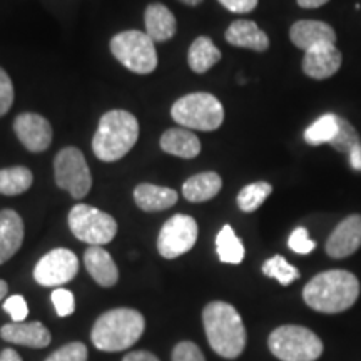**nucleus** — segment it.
<instances>
[{
	"label": "nucleus",
	"mask_w": 361,
	"mask_h": 361,
	"mask_svg": "<svg viewBox=\"0 0 361 361\" xmlns=\"http://www.w3.org/2000/svg\"><path fill=\"white\" fill-rule=\"evenodd\" d=\"M7 293H8V284L4 281V279H0V301L6 300Z\"/></svg>",
	"instance_id": "nucleus-42"
},
{
	"label": "nucleus",
	"mask_w": 361,
	"mask_h": 361,
	"mask_svg": "<svg viewBox=\"0 0 361 361\" xmlns=\"http://www.w3.org/2000/svg\"><path fill=\"white\" fill-rule=\"evenodd\" d=\"M221 61V51L213 40L201 35L191 44L188 52V64L196 74H204Z\"/></svg>",
	"instance_id": "nucleus-24"
},
{
	"label": "nucleus",
	"mask_w": 361,
	"mask_h": 361,
	"mask_svg": "<svg viewBox=\"0 0 361 361\" xmlns=\"http://www.w3.org/2000/svg\"><path fill=\"white\" fill-rule=\"evenodd\" d=\"M144 25H146V34L154 42H166V40L173 39L178 30L174 13L162 4L147 6L144 12Z\"/></svg>",
	"instance_id": "nucleus-21"
},
{
	"label": "nucleus",
	"mask_w": 361,
	"mask_h": 361,
	"mask_svg": "<svg viewBox=\"0 0 361 361\" xmlns=\"http://www.w3.org/2000/svg\"><path fill=\"white\" fill-rule=\"evenodd\" d=\"M216 251L223 263L239 264L245 259V246L229 224L223 226L216 236Z\"/></svg>",
	"instance_id": "nucleus-26"
},
{
	"label": "nucleus",
	"mask_w": 361,
	"mask_h": 361,
	"mask_svg": "<svg viewBox=\"0 0 361 361\" xmlns=\"http://www.w3.org/2000/svg\"><path fill=\"white\" fill-rule=\"evenodd\" d=\"M360 296V281L353 273L331 269L316 274L303 290V300L319 313H341L350 310Z\"/></svg>",
	"instance_id": "nucleus-1"
},
{
	"label": "nucleus",
	"mask_w": 361,
	"mask_h": 361,
	"mask_svg": "<svg viewBox=\"0 0 361 361\" xmlns=\"http://www.w3.org/2000/svg\"><path fill=\"white\" fill-rule=\"evenodd\" d=\"M290 39L296 47L310 51L322 44H335L336 32L331 25L322 20H298L290 29Z\"/></svg>",
	"instance_id": "nucleus-16"
},
{
	"label": "nucleus",
	"mask_w": 361,
	"mask_h": 361,
	"mask_svg": "<svg viewBox=\"0 0 361 361\" xmlns=\"http://www.w3.org/2000/svg\"><path fill=\"white\" fill-rule=\"evenodd\" d=\"M263 273L268 278H274L279 284L283 286H288L293 281H296L300 278V271H298L295 266L288 263L283 256H273L263 264Z\"/></svg>",
	"instance_id": "nucleus-29"
},
{
	"label": "nucleus",
	"mask_w": 361,
	"mask_h": 361,
	"mask_svg": "<svg viewBox=\"0 0 361 361\" xmlns=\"http://www.w3.org/2000/svg\"><path fill=\"white\" fill-rule=\"evenodd\" d=\"M209 346L226 360H234L245 351L246 328L236 308L224 301H213L202 311Z\"/></svg>",
	"instance_id": "nucleus-2"
},
{
	"label": "nucleus",
	"mask_w": 361,
	"mask_h": 361,
	"mask_svg": "<svg viewBox=\"0 0 361 361\" xmlns=\"http://www.w3.org/2000/svg\"><path fill=\"white\" fill-rule=\"evenodd\" d=\"M139 139V121L128 111H109L99 121L92 137V151L97 159L116 162L128 154Z\"/></svg>",
	"instance_id": "nucleus-3"
},
{
	"label": "nucleus",
	"mask_w": 361,
	"mask_h": 361,
	"mask_svg": "<svg viewBox=\"0 0 361 361\" xmlns=\"http://www.w3.org/2000/svg\"><path fill=\"white\" fill-rule=\"evenodd\" d=\"M79 273V259L71 250L57 247L40 258L34 268V279L40 286L57 288L69 283Z\"/></svg>",
	"instance_id": "nucleus-11"
},
{
	"label": "nucleus",
	"mask_w": 361,
	"mask_h": 361,
	"mask_svg": "<svg viewBox=\"0 0 361 361\" xmlns=\"http://www.w3.org/2000/svg\"><path fill=\"white\" fill-rule=\"evenodd\" d=\"M269 351L281 361H314L323 355V341L305 326L284 324L268 340Z\"/></svg>",
	"instance_id": "nucleus-6"
},
{
	"label": "nucleus",
	"mask_w": 361,
	"mask_h": 361,
	"mask_svg": "<svg viewBox=\"0 0 361 361\" xmlns=\"http://www.w3.org/2000/svg\"><path fill=\"white\" fill-rule=\"evenodd\" d=\"M271 192H273V186L269 183H264V180L247 184L238 194L239 209L245 211V213H255L268 200Z\"/></svg>",
	"instance_id": "nucleus-28"
},
{
	"label": "nucleus",
	"mask_w": 361,
	"mask_h": 361,
	"mask_svg": "<svg viewBox=\"0 0 361 361\" xmlns=\"http://www.w3.org/2000/svg\"><path fill=\"white\" fill-rule=\"evenodd\" d=\"M144 328L146 319L137 310L116 308L99 316L90 338L97 350L114 353L135 345L142 336Z\"/></svg>",
	"instance_id": "nucleus-4"
},
{
	"label": "nucleus",
	"mask_w": 361,
	"mask_h": 361,
	"mask_svg": "<svg viewBox=\"0 0 361 361\" xmlns=\"http://www.w3.org/2000/svg\"><path fill=\"white\" fill-rule=\"evenodd\" d=\"M361 247V214H351L336 226L326 241L328 256L335 259L348 258Z\"/></svg>",
	"instance_id": "nucleus-13"
},
{
	"label": "nucleus",
	"mask_w": 361,
	"mask_h": 361,
	"mask_svg": "<svg viewBox=\"0 0 361 361\" xmlns=\"http://www.w3.org/2000/svg\"><path fill=\"white\" fill-rule=\"evenodd\" d=\"M123 361H159L154 355L149 351H130L129 355L124 356Z\"/></svg>",
	"instance_id": "nucleus-38"
},
{
	"label": "nucleus",
	"mask_w": 361,
	"mask_h": 361,
	"mask_svg": "<svg viewBox=\"0 0 361 361\" xmlns=\"http://www.w3.org/2000/svg\"><path fill=\"white\" fill-rule=\"evenodd\" d=\"M56 184L71 194L74 200H82L92 189V174L82 151L78 147H64L54 159Z\"/></svg>",
	"instance_id": "nucleus-9"
},
{
	"label": "nucleus",
	"mask_w": 361,
	"mask_h": 361,
	"mask_svg": "<svg viewBox=\"0 0 361 361\" xmlns=\"http://www.w3.org/2000/svg\"><path fill=\"white\" fill-rule=\"evenodd\" d=\"M179 2L186 4V6H189V7H196V6H200L202 0H179Z\"/></svg>",
	"instance_id": "nucleus-43"
},
{
	"label": "nucleus",
	"mask_w": 361,
	"mask_h": 361,
	"mask_svg": "<svg viewBox=\"0 0 361 361\" xmlns=\"http://www.w3.org/2000/svg\"><path fill=\"white\" fill-rule=\"evenodd\" d=\"M197 223L188 214H174L166 221L157 236V251L162 258L176 259L191 251L197 241Z\"/></svg>",
	"instance_id": "nucleus-10"
},
{
	"label": "nucleus",
	"mask_w": 361,
	"mask_h": 361,
	"mask_svg": "<svg viewBox=\"0 0 361 361\" xmlns=\"http://www.w3.org/2000/svg\"><path fill=\"white\" fill-rule=\"evenodd\" d=\"M0 336L12 345L29 346V348H45L51 343V331L42 323H7L0 328Z\"/></svg>",
	"instance_id": "nucleus-15"
},
{
	"label": "nucleus",
	"mask_w": 361,
	"mask_h": 361,
	"mask_svg": "<svg viewBox=\"0 0 361 361\" xmlns=\"http://www.w3.org/2000/svg\"><path fill=\"white\" fill-rule=\"evenodd\" d=\"M45 361H87V346L80 341L69 343L54 351Z\"/></svg>",
	"instance_id": "nucleus-31"
},
{
	"label": "nucleus",
	"mask_w": 361,
	"mask_h": 361,
	"mask_svg": "<svg viewBox=\"0 0 361 361\" xmlns=\"http://www.w3.org/2000/svg\"><path fill=\"white\" fill-rule=\"evenodd\" d=\"M226 40L234 47L251 49L256 52H264L269 47V39L252 20H234L224 34Z\"/></svg>",
	"instance_id": "nucleus-19"
},
{
	"label": "nucleus",
	"mask_w": 361,
	"mask_h": 361,
	"mask_svg": "<svg viewBox=\"0 0 361 361\" xmlns=\"http://www.w3.org/2000/svg\"><path fill=\"white\" fill-rule=\"evenodd\" d=\"M338 134V116L324 114L305 130V141L310 146L329 144Z\"/></svg>",
	"instance_id": "nucleus-27"
},
{
	"label": "nucleus",
	"mask_w": 361,
	"mask_h": 361,
	"mask_svg": "<svg viewBox=\"0 0 361 361\" xmlns=\"http://www.w3.org/2000/svg\"><path fill=\"white\" fill-rule=\"evenodd\" d=\"M343 62L341 52L335 44H322L305 52L303 72L316 80L329 79L340 71Z\"/></svg>",
	"instance_id": "nucleus-14"
},
{
	"label": "nucleus",
	"mask_w": 361,
	"mask_h": 361,
	"mask_svg": "<svg viewBox=\"0 0 361 361\" xmlns=\"http://www.w3.org/2000/svg\"><path fill=\"white\" fill-rule=\"evenodd\" d=\"M0 361H22V358L16 350L6 348L2 353H0Z\"/></svg>",
	"instance_id": "nucleus-41"
},
{
	"label": "nucleus",
	"mask_w": 361,
	"mask_h": 361,
	"mask_svg": "<svg viewBox=\"0 0 361 361\" xmlns=\"http://www.w3.org/2000/svg\"><path fill=\"white\" fill-rule=\"evenodd\" d=\"M13 96H16V92H13L11 75L0 67V117H4L8 111H11L13 104Z\"/></svg>",
	"instance_id": "nucleus-34"
},
{
	"label": "nucleus",
	"mask_w": 361,
	"mask_h": 361,
	"mask_svg": "<svg viewBox=\"0 0 361 361\" xmlns=\"http://www.w3.org/2000/svg\"><path fill=\"white\" fill-rule=\"evenodd\" d=\"M34 183L32 171L25 166H12L0 169V194L4 196H19L29 191Z\"/></svg>",
	"instance_id": "nucleus-25"
},
{
	"label": "nucleus",
	"mask_w": 361,
	"mask_h": 361,
	"mask_svg": "<svg viewBox=\"0 0 361 361\" xmlns=\"http://www.w3.org/2000/svg\"><path fill=\"white\" fill-rule=\"evenodd\" d=\"M111 52L134 74L147 75L157 67L154 40L141 30H124L116 34L111 39Z\"/></svg>",
	"instance_id": "nucleus-7"
},
{
	"label": "nucleus",
	"mask_w": 361,
	"mask_h": 361,
	"mask_svg": "<svg viewBox=\"0 0 361 361\" xmlns=\"http://www.w3.org/2000/svg\"><path fill=\"white\" fill-rule=\"evenodd\" d=\"M13 133L27 151L44 152L52 142V126L44 116L22 112L13 119Z\"/></svg>",
	"instance_id": "nucleus-12"
},
{
	"label": "nucleus",
	"mask_w": 361,
	"mask_h": 361,
	"mask_svg": "<svg viewBox=\"0 0 361 361\" xmlns=\"http://www.w3.org/2000/svg\"><path fill=\"white\" fill-rule=\"evenodd\" d=\"M84 264L94 281L102 288H111L119 281V269L112 256L102 246H89V250L84 252Z\"/></svg>",
	"instance_id": "nucleus-18"
},
{
	"label": "nucleus",
	"mask_w": 361,
	"mask_h": 361,
	"mask_svg": "<svg viewBox=\"0 0 361 361\" xmlns=\"http://www.w3.org/2000/svg\"><path fill=\"white\" fill-rule=\"evenodd\" d=\"M178 192L171 188L156 186V184L142 183L134 189V201L139 209L146 213H156L173 207L178 202Z\"/></svg>",
	"instance_id": "nucleus-22"
},
{
	"label": "nucleus",
	"mask_w": 361,
	"mask_h": 361,
	"mask_svg": "<svg viewBox=\"0 0 361 361\" xmlns=\"http://www.w3.org/2000/svg\"><path fill=\"white\" fill-rule=\"evenodd\" d=\"M288 246L298 255H310L316 247V243L310 239V233L306 228H296L288 239Z\"/></svg>",
	"instance_id": "nucleus-33"
},
{
	"label": "nucleus",
	"mask_w": 361,
	"mask_h": 361,
	"mask_svg": "<svg viewBox=\"0 0 361 361\" xmlns=\"http://www.w3.org/2000/svg\"><path fill=\"white\" fill-rule=\"evenodd\" d=\"M173 361H206L204 355L191 341H183L173 350Z\"/></svg>",
	"instance_id": "nucleus-36"
},
{
	"label": "nucleus",
	"mask_w": 361,
	"mask_h": 361,
	"mask_svg": "<svg viewBox=\"0 0 361 361\" xmlns=\"http://www.w3.org/2000/svg\"><path fill=\"white\" fill-rule=\"evenodd\" d=\"M4 310L11 314L13 323H24L27 314H29V306H27L25 298L20 295L8 296L7 300L4 301Z\"/></svg>",
	"instance_id": "nucleus-35"
},
{
	"label": "nucleus",
	"mask_w": 361,
	"mask_h": 361,
	"mask_svg": "<svg viewBox=\"0 0 361 361\" xmlns=\"http://www.w3.org/2000/svg\"><path fill=\"white\" fill-rule=\"evenodd\" d=\"M159 146L166 154L192 159L201 152V141L186 128H171L161 135Z\"/></svg>",
	"instance_id": "nucleus-20"
},
{
	"label": "nucleus",
	"mask_w": 361,
	"mask_h": 361,
	"mask_svg": "<svg viewBox=\"0 0 361 361\" xmlns=\"http://www.w3.org/2000/svg\"><path fill=\"white\" fill-rule=\"evenodd\" d=\"M328 2L329 0H298V6L303 8H318Z\"/></svg>",
	"instance_id": "nucleus-40"
},
{
	"label": "nucleus",
	"mask_w": 361,
	"mask_h": 361,
	"mask_svg": "<svg viewBox=\"0 0 361 361\" xmlns=\"http://www.w3.org/2000/svg\"><path fill=\"white\" fill-rule=\"evenodd\" d=\"M69 228L79 241L89 246H104L117 234V223L111 214L89 204H75L69 213Z\"/></svg>",
	"instance_id": "nucleus-8"
},
{
	"label": "nucleus",
	"mask_w": 361,
	"mask_h": 361,
	"mask_svg": "<svg viewBox=\"0 0 361 361\" xmlns=\"http://www.w3.org/2000/svg\"><path fill=\"white\" fill-rule=\"evenodd\" d=\"M52 305L56 308L57 316L61 318H66V316H71L75 310V301L74 295L69 290H64V288H57V290L52 291Z\"/></svg>",
	"instance_id": "nucleus-32"
},
{
	"label": "nucleus",
	"mask_w": 361,
	"mask_h": 361,
	"mask_svg": "<svg viewBox=\"0 0 361 361\" xmlns=\"http://www.w3.org/2000/svg\"><path fill=\"white\" fill-rule=\"evenodd\" d=\"M221 6L234 13H247L252 12L258 6V0H218Z\"/></svg>",
	"instance_id": "nucleus-37"
},
{
	"label": "nucleus",
	"mask_w": 361,
	"mask_h": 361,
	"mask_svg": "<svg viewBox=\"0 0 361 361\" xmlns=\"http://www.w3.org/2000/svg\"><path fill=\"white\" fill-rule=\"evenodd\" d=\"M350 164L355 171H361V142L350 152Z\"/></svg>",
	"instance_id": "nucleus-39"
},
{
	"label": "nucleus",
	"mask_w": 361,
	"mask_h": 361,
	"mask_svg": "<svg viewBox=\"0 0 361 361\" xmlns=\"http://www.w3.org/2000/svg\"><path fill=\"white\" fill-rule=\"evenodd\" d=\"M358 144L360 135L353 128V124H351L350 121H346L345 117L338 116V134L336 137L329 142V146L335 147L338 152H343V154H350Z\"/></svg>",
	"instance_id": "nucleus-30"
},
{
	"label": "nucleus",
	"mask_w": 361,
	"mask_h": 361,
	"mask_svg": "<svg viewBox=\"0 0 361 361\" xmlns=\"http://www.w3.org/2000/svg\"><path fill=\"white\" fill-rule=\"evenodd\" d=\"M171 117L180 128L216 130L224 121V107L209 92H192L178 99L171 107Z\"/></svg>",
	"instance_id": "nucleus-5"
},
{
	"label": "nucleus",
	"mask_w": 361,
	"mask_h": 361,
	"mask_svg": "<svg viewBox=\"0 0 361 361\" xmlns=\"http://www.w3.org/2000/svg\"><path fill=\"white\" fill-rule=\"evenodd\" d=\"M24 243V221L20 214L13 209L0 211V264L20 250Z\"/></svg>",
	"instance_id": "nucleus-17"
},
{
	"label": "nucleus",
	"mask_w": 361,
	"mask_h": 361,
	"mask_svg": "<svg viewBox=\"0 0 361 361\" xmlns=\"http://www.w3.org/2000/svg\"><path fill=\"white\" fill-rule=\"evenodd\" d=\"M223 188V179L214 171H206L192 178H189L183 184V196L189 202H206L218 196Z\"/></svg>",
	"instance_id": "nucleus-23"
}]
</instances>
